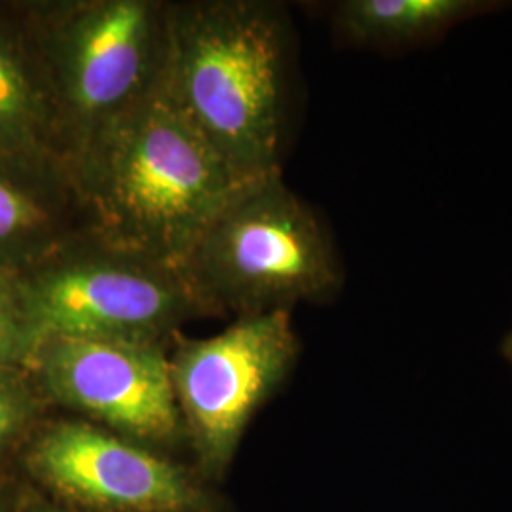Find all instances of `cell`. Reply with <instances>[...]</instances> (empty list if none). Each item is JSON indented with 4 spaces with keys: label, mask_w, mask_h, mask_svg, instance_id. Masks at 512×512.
<instances>
[{
    "label": "cell",
    "mask_w": 512,
    "mask_h": 512,
    "mask_svg": "<svg viewBox=\"0 0 512 512\" xmlns=\"http://www.w3.org/2000/svg\"><path fill=\"white\" fill-rule=\"evenodd\" d=\"M0 512H14V507L8 503L6 494L2 490V478H0Z\"/></svg>",
    "instance_id": "obj_16"
},
{
    "label": "cell",
    "mask_w": 512,
    "mask_h": 512,
    "mask_svg": "<svg viewBox=\"0 0 512 512\" xmlns=\"http://www.w3.org/2000/svg\"><path fill=\"white\" fill-rule=\"evenodd\" d=\"M294 84L296 37L285 4H169L162 93L241 181L283 175Z\"/></svg>",
    "instance_id": "obj_1"
},
{
    "label": "cell",
    "mask_w": 512,
    "mask_h": 512,
    "mask_svg": "<svg viewBox=\"0 0 512 512\" xmlns=\"http://www.w3.org/2000/svg\"><path fill=\"white\" fill-rule=\"evenodd\" d=\"M69 175L90 234L175 268L249 184L162 90L86 148Z\"/></svg>",
    "instance_id": "obj_2"
},
{
    "label": "cell",
    "mask_w": 512,
    "mask_h": 512,
    "mask_svg": "<svg viewBox=\"0 0 512 512\" xmlns=\"http://www.w3.org/2000/svg\"><path fill=\"white\" fill-rule=\"evenodd\" d=\"M499 0H338L329 4L334 38L378 54H410L439 44L452 29L503 10Z\"/></svg>",
    "instance_id": "obj_11"
},
{
    "label": "cell",
    "mask_w": 512,
    "mask_h": 512,
    "mask_svg": "<svg viewBox=\"0 0 512 512\" xmlns=\"http://www.w3.org/2000/svg\"><path fill=\"white\" fill-rule=\"evenodd\" d=\"M37 346L21 275L0 272V366L27 370Z\"/></svg>",
    "instance_id": "obj_13"
},
{
    "label": "cell",
    "mask_w": 512,
    "mask_h": 512,
    "mask_svg": "<svg viewBox=\"0 0 512 512\" xmlns=\"http://www.w3.org/2000/svg\"><path fill=\"white\" fill-rule=\"evenodd\" d=\"M46 404L143 446L184 435L169 355L158 344L44 338L27 366Z\"/></svg>",
    "instance_id": "obj_7"
},
{
    "label": "cell",
    "mask_w": 512,
    "mask_h": 512,
    "mask_svg": "<svg viewBox=\"0 0 512 512\" xmlns=\"http://www.w3.org/2000/svg\"><path fill=\"white\" fill-rule=\"evenodd\" d=\"M0 164L69 171L52 76L27 8H0Z\"/></svg>",
    "instance_id": "obj_9"
},
{
    "label": "cell",
    "mask_w": 512,
    "mask_h": 512,
    "mask_svg": "<svg viewBox=\"0 0 512 512\" xmlns=\"http://www.w3.org/2000/svg\"><path fill=\"white\" fill-rule=\"evenodd\" d=\"M205 315L238 317L327 304L344 262L329 224L283 175L245 184L209 222L181 264Z\"/></svg>",
    "instance_id": "obj_3"
},
{
    "label": "cell",
    "mask_w": 512,
    "mask_h": 512,
    "mask_svg": "<svg viewBox=\"0 0 512 512\" xmlns=\"http://www.w3.org/2000/svg\"><path fill=\"white\" fill-rule=\"evenodd\" d=\"M501 353H503V357L509 361V365L512 366V329L509 330V334L503 338V342H501Z\"/></svg>",
    "instance_id": "obj_15"
},
{
    "label": "cell",
    "mask_w": 512,
    "mask_h": 512,
    "mask_svg": "<svg viewBox=\"0 0 512 512\" xmlns=\"http://www.w3.org/2000/svg\"><path fill=\"white\" fill-rule=\"evenodd\" d=\"M27 311L44 338L158 344L203 317L179 268L88 230L21 274Z\"/></svg>",
    "instance_id": "obj_5"
},
{
    "label": "cell",
    "mask_w": 512,
    "mask_h": 512,
    "mask_svg": "<svg viewBox=\"0 0 512 512\" xmlns=\"http://www.w3.org/2000/svg\"><path fill=\"white\" fill-rule=\"evenodd\" d=\"M298 355L291 311L238 317L215 336L181 340L169 355L184 433L209 473L230 465L247 425L287 382Z\"/></svg>",
    "instance_id": "obj_6"
},
{
    "label": "cell",
    "mask_w": 512,
    "mask_h": 512,
    "mask_svg": "<svg viewBox=\"0 0 512 512\" xmlns=\"http://www.w3.org/2000/svg\"><path fill=\"white\" fill-rule=\"evenodd\" d=\"M46 408L48 404L25 368L0 366V478L8 458L37 431Z\"/></svg>",
    "instance_id": "obj_12"
},
{
    "label": "cell",
    "mask_w": 512,
    "mask_h": 512,
    "mask_svg": "<svg viewBox=\"0 0 512 512\" xmlns=\"http://www.w3.org/2000/svg\"><path fill=\"white\" fill-rule=\"evenodd\" d=\"M14 512H65L61 509H55L52 505H46V503H40V501H31V503H25L23 507L18 505L14 507Z\"/></svg>",
    "instance_id": "obj_14"
},
{
    "label": "cell",
    "mask_w": 512,
    "mask_h": 512,
    "mask_svg": "<svg viewBox=\"0 0 512 512\" xmlns=\"http://www.w3.org/2000/svg\"><path fill=\"white\" fill-rule=\"evenodd\" d=\"M171 0L25 4L52 76L69 167L164 84Z\"/></svg>",
    "instance_id": "obj_4"
},
{
    "label": "cell",
    "mask_w": 512,
    "mask_h": 512,
    "mask_svg": "<svg viewBox=\"0 0 512 512\" xmlns=\"http://www.w3.org/2000/svg\"><path fill=\"white\" fill-rule=\"evenodd\" d=\"M23 463L50 492L99 511H209L202 490L171 461L80 418L42 421Z\"/></svg>",
    "instance_id": "obj_8"
},
{
    "label": "cell",
    "mask_w": 512,
    "mask_h": 512,
    "mask_svg": "<svg viewBox=\"0 0 512 512\" xmlns=\"http://www.w3.org/2000/svg\"><path fill=\"white\" fill-rule=\"evenodd\" d=\"M84 230L69 171L0 164V272L25 274Z\"/></svg>",
    "instance_id": "obj_10"
}]
</instances>
